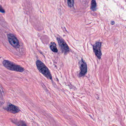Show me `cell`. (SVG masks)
Returning <instances> with one entry per match:
<instances>
[{"label": "cell", "mask_w": 126, "mask_h": 126, "mask_svg": "<svg viewBox=\"0 0 126 126\" xmlns=\"http://www.w3.org/2000/svg\"><path fill=\"white\" fill-rule=\"evenodd\" d=\"M37 67L39 71L48 79H52V76L50 71L45 65L39 60L36 62Z\"/></svg>", "instance_id": "cell-1"}, {"label": "cell", "mask_w": 126, "mask_h": 126, "mask_svg": "<svg viewBox=\"0 0 126 126\" xmlns=\"http://www.w3.org/2000/svg\"><path fill=\"white\" fill-rule=\"evenodd\" d=\"M3 64L6 68L10 70L19 72H23L24 71V68L21 66L8 60H4L3 62Z\"/></svg>", "instance_id": "cell-2"}, {"label": "cell", "mask_w": 126, "mask_h": 126, "mask_svg": "<svg viewBox=\"0 0 126 126\" xmlns=\"http://www.w3.org/2000/svg\"><path fill=\"white\" fill-rule=\"evenodd\" d=\"M57 40L62 51L65 54L68 53L70 51V49L65 41L60 37H57Z\"/></svg>", "instance_id": "cell-3"}, {"label": "cell", "mask_w": 126, "mask_h": 126, "mask_svg": "<svg viewBox=\"0 0 126 126\" xmlns=\"http://www.w3.org/2000/svg\"><path fill=\"white\" fill-rule=\"evenodd\" d=\"M8 38L9 43L15 48H18L20 47L19 40L16 36L12 34H8Z\"/></svg>", "instance_id": "cell-4"}, {"label": "cell", "mask_w": 126, "mask_h": 126, "mask_svg": "<svg viewBox=\"0 0 126 126\" xmlns=\"http://www.w3.org/2000/svg\"><path fill=\"white\" fill-rule=\"evenodd\" d=\"M101 43L100 42H97L94 45L93 48L95 54L96 56L99 59H100L102 56L101 51Z\"/></svg>", "instance_id": "cell-5"}, {"label": "cell", "mask_w": 126, "mask_h": 126, "mask_svg": "<svg viewBox=\"0 0 126 126\" xmlns=\"http://www.w3.org/2000/svg\"><path fill=\"white\" fill-rule=\"evenodd\" d=\"M80 65V72L79 74V76H84L87 71V64L84 62L83 60L82 59L79 62Z\"/></svg>", "instance_id": "cell-6"}, {"label": "cell", "mask_w": 126, "mask_h": 126, "mask_svg": "<svg viewBox=\"0 0 126 126\" xmlns=\"http://www.w3.org/2000/svg\"><path fill=\"white\" fill-rule=\"evenodd\" d=\"M4 109L9 112L14 114L17 113L20 111V110L18 107L11 104H9L6 108H5Z\"/></svg>", "instance_id": "cell-7"}, {"label": "cell", "mask_w": 126, "mask_h": 126, "mask_svg": "<svg viewBox=\"0 0 126 126\" xmlns=\"http://www.w3.org/2000/svg\"><path fill=\"white\" fill-rule=\"evenodd\" d=\"M12 122L17 126H27L26 123L22 120L17 121L15 119H12Z\"/></svg>", "instance_id": "cell-8"}, {"label": "cell", "mask_w": 126, "mask_h": 126, "mask_svg": "<svg viewBox=\"0 0 126 126\" xmlns=\"http://www.w3.org/2000/svg\"><path fill=\"white\" fill-rule=\"evenodd\" d=\"M50 48L51 50L54 53H57L58 52V50L57 48L56 45V43L53 42H52L50 44Z\"/></svg>", "instance_id": "cell-9"}, {"label": "cell", "mask_w": 126, "mask_h": 126, "mask_svg": "<svg viewBox=\"0 0 126 126\" xmlns=\"http://www.w3.org/2000/svg\"><path fill=\"white\" fill-rule=\"evenodd\" d=\"M96 3L95 0H93L91 1V9L93 11H96Z\"/></svg>", "instance_id": "cell-10"}, {"label": "cell", "mask_w": 126, "mask_h": 126, "mask_svg": "<svg viewBox=\"0 0 126 126\" xmlns=\"http://www.w3.org/2000/svg\"><path fill=\"white\" fill-rule=\"evenodd\" d=\"M68 5L69 7L72 8L74 5V0H68Z\"/></svg>", "instance_id": "cell-11"}, {"label": "cell", "mask_w": 126, "mask_h": 126, "mask_svg": "<svg viewBox=\"0 0 126 126\" xmlns=\"http://www.w3.org/2000/svg\"><path fill=\"white\" fill-rule=\"evenodd\" d=\"M0 12H2V13H5V10L2 7L1 5H0Z\"/></svg>", "instance_id": "cell-12"}, {"label": "cell", "mask_w": 126, "mask_h": 126, "mask_svg": "<svg viewBox=\"0 0 126 126\" xmlns=\"http://www.w3.org/2000/svg\"><path fill=\"white\" fill-rule=\"evenodd\" d=\"M111 23L112 25H113L115 24V22H114V21H112V22H111Z\"/></svg>", "instance_id": "cell-13"}]
</instances>
